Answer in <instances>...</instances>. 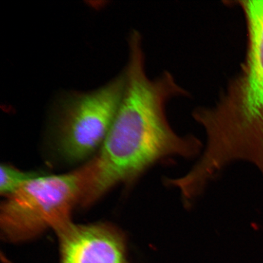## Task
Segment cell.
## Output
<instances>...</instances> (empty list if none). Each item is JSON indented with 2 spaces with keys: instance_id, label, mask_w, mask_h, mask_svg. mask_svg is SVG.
<instances>
[{
  "instance_id": "6da1fadb",
  "label": "cell",
  "mask_w": 263,
  "mask_h": 263,
  "mask_svg": "<svg viewBox=\"0 0 263 263\" xmlns=\"http://www.w3.org/2000/svg\"><path fill=\"white\" fill-rule=\"evenodd\" d=\"M129 46L123 95L113 123L97 156L80 170L82 205L136 179L163 158L190 157L200 149L198 140L180 137L167 120L166 104L187 92L167 72L154 80L147 77L140 34L130 36Z\"/></svg>"
},
{
  "instance_id": "7a4b0ae2",
  "label": "cell",
  "mask_w": 263,
  "mask_h": 263,
  "mask_svg": "<svg viewBox=\"0 0 263 263\" xmlns=\"http://www.w3.org/2000/svg\"><path fill=\"white\" fill-rule=\"evenodd\" d=\"M248 29V54L241 74L199 121L213 153L226 162L263 164V0L243 6Z\"/></svg>"
},
{
  "instance_id": "3957f363",
  "label": "cell",
  "mask_w": 263,
  "mask_h": 263,
  "mask_svg": "<svg viewBox=\"0 0 263 263\" xmlns=\"http://www.w3.org/2000/svg\"><path fill=\"white\" fill-rule=\"evenodd\" d=\"M80 170L61 175L39 176L6 200L0 210V228L9 242L29 241L48 229L55 232L71 223L73 207L80 203Z\"/></svg>"
},
{
  "instance_id": "277c9868",
  "label": "cell",
  "mask_w": 263,
  "mask_h": 263,
  "mask_svg": "<svg viewBox=\"0 0 263 263\" xmlns=\"http://www.w3.org/2000/svg\"><path fill=\"white\" fill-rule=\"evenodd\" d=\"M124 85L123 74L98 90L72 94L61 102L58 141L68 161L84 160L100 149L119 107Z\"/></svg>"
},
{
  "instance_id": "5b68a950",
  "label": "cell",
  "mask_w": 263,
  "mask_h": 263,
  "mask_svg": "<svg viewBox=\"0 0 263 263\" xmlns=\"http://www.w3.org/2000/svg\"><path fill=\"white\" fill-rule=\"evenodd\" d=\"M61 263H130L122 234L106 224H74L55 232Z\"/></svg>"
},
{
  "instance_id": "8992f818",
  "label": "cell",
  "mask_w": 263,
  "mask_h": 263,
  "mask_svg": "<svg viewBox=\"0 0 263 263\" xmlns=\"http://www.w3.org/2000/svg\"><path fill=\"white\" fill-rule=\"evenodd\" d=\"M0 174V192L5 197L11 195L25 184L42 175L35 172H25L15 167L2 164Z\"/></svg>"
}]
</instances>
